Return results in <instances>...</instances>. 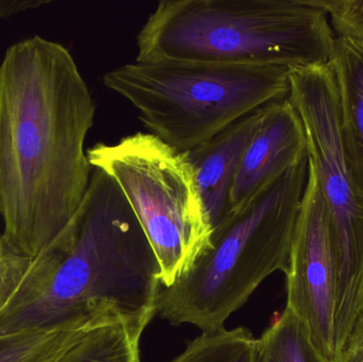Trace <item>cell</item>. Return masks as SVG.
Returning <instances> with one entry per match:
<instances>
[{
  "label": "cell",
  "instance_id": "cell-1",
  "mask_svg": "<svg viewBox=\"0 0 363 362\" xmlns=\"http://www.w3.org/2000/svg\"><path fill=\"white\" fill-rule=\"evenodd\" d=\"M96 104L74 57L40 35L11 45L0 63L1 236L38 256L67 227L91 183L84 149Z\"/></svg>",
  "mask_w": 363,
  "mask_h": 362
},
{
  "label": "cell",
  "instance_id": "cell-2",
  "mask_svg": "<svg viewBox=\"0 0 363 362\" xmlns=\"http://www.w3.org/2000/svg\"><path fill=\"white\" fill-rule=\"evenodd\" d=\"M160 266L116 183L94 168L67 227L30 261L0 314V334L62 324L112 310L142 332L157 314Z\"/></svg>",
  "mask_w": 363,
  "mask_h": 362
},
{
  "label": "cell",
  "instance_id": "cell-3",
  "mask_svg": "<svg viewBox=\"0 0 363 362\" xmlns=\"http://www.w3.org/2000/svg\"><path fill=\"white\" fill-rule=\"evenodd\" d=\"M335 40L311 0H164L138 32L135 61L290 69L328 64Z\"/></svg>",
  "mask_w": 363,
  "mask_h": 362
},
{
  "label": "cell",
  "instance_id": "cell-4",
  "mask_svg": "<svg viewBox=\"0 0 363 362\" xmlns=\"http://www.w3.org/2000/svg\"><path fill=\"white\" fill-rule=\"evenodd\" d=\"M308 159L213 230L208 248L187 273L162 287L157 315L172 325L213 333L267 278L289 266Z\"/></svg>",
  "mask_w": 363,
  "mask_h": 362
},
{
  "label": "cell",
  "instance_id": "cell-5",
  "mask_svg": "<svg viewBox=\"0 0 363 362\" xmlns=\"http://www.w3.org/2000/svg\"><path fill=\"white\" fill-rule=\"evenodd\" d=\"M151 134L186 152L258 108L289 96V68L135 61L104 76Z\"/></svg>",
  "mask_w": 363,
  "mask_h": 362
},
{
  "label": "cell",
  "instance_id": "cell-6",
  "mask_svg": "<svg viewBox=\"0 0 363 362\" xmlns=\"http://www.w3.org/2000/svg\"><path fill=\"white\" fill-rule=\"evenodd\" d=\"M86 153L91 167L108 174L131 206L159 261L162 287L172 286L213 235L187 153L144 132L98 142Z\"/></svg>",
  "mask_w": 363,
  "mask_h": 362
},
{
  "label": "cell",
  "instance_id": "cell-7",
  "mask_svg": "<svg viewBox=\"0 0 363 362\" xmlns=\"http://www.w3.org/2000/svg\"><path fill=\"white\" fill-rule=\"evenodd\" d=\"M289 84L288 99L304 127L308 166L332 217L339 348L362 314L363 189L345 144L338 89L328 64L290 68Z\"/></svg>",
  "mask_w": 363,
  "mask_h": 362
},
{
  "label": "cell",
  "instance_id": "cell-8",
  "mask_svg": "<svg viewBox=\"0 0 363 362\" xmlns=\"http://www.w3.org/2000/svg\"><path fill=\"white\" fill-rule=\"evenodd\" d=\"M287 305L304 322L318 350L336 354L337 268L332 217L315 172L308 178L292 242Z\"/></svg>",
  "mask_w": 363,
  "mask_h": 362
},
{
  "label": "cell",
  "instance_id": "cell-9",
  "mask_svg": "<svg viewBox=\"0 0 363 362\" xmlns=\"http://www.w3.org/2000/svg\"><path fill=\"white\" fill-rule=\"evenodd\" d=\"M306 157L304 127L290 100L264 106L230 189L228 216L245 208Z\"/></svg>",
  "mask_w": 363,
  "mask_h": 362
},
{
  "label": "cell",
  "instance_id": "cell-10",
  "mask_svg": "<svg viewBox=\"0 0 363 362\" xmlns=\"http://www.w3.org/2000/svg\"><path fill=\"white\" fill-rule=\"evenodd\" d=\"M262 108L235 121L196 148L186 151L213 232L228 218L230 189L262 118Z\"/></svg>",
  "mask_w": 363,
  "mask_h": 362
},
{
  "label": "cell",
  "instance_id": "cell-11",
  "mask_svg": "<svg viewBox=\"0 0 363 362\" xmlns=\"http://www.w3.org/2000/svg\"><path fill=\"white\" fill-rule=\"evenodd\" d=\"M328 66L338 89L341 125L363 189V42L336 38Z\"/></svg>",
  "mask_w": 363,
  "mask_h": 362
},
{
  "label": "cell",
  "instance_id": "cell-12",
  "mask_svg": "<svg viewBox=\"0 0 363 362\" xmlns=\"http://www.w3.org/2000/svg\"><path fill=\"white\" fill-rule=\"evenodd\" d=\"M115 310H104L62 324L0 334V362H57L91 327Z\"/></svg>",
  "mask_w": 363,
  "mask_h": 362
},
{
  "label": "cell",
  "instance_id": "cell-13",
  "mask_svg": "<svg viewBox=\"0 0 363 362\" xmlns=\"http://www.w3.org/2000/svg\"><path fill=\"white\" fill-rule=\"evenodd\" d=\"M143 333L121 315L113 312L91 327L57 362H142Z\"/></svg>",
  "mask_w": 363,
  "mask_h": 362
},
{
  "label": "cell",
  "instance_id": "cell-14",
  "mask_svg": "<svg viewBox=\"0 0 363 362\" xmlns=\"http://www.w3.org/2000/svg\"><path fill=\"white\" fill-rule=\"evenodd\" d=\"M256 362H330L318 350L306 325L289 308L256 340Z\"/></svg>",
  "mask_w": 363,
  "mask_h": 362
},
{
  "label": "cell",
  "instance_id": "cell-15",
  "mask_svg": "<svg viewBox=\"0 0 363 362\" xmlns=\"http://www.w3.org/2000/svg\"><path fill=\"white\" fill-rule=\"evenodd\" d=\"M256 340L243 327L202 333L170 362H256Z\"/></svg>",
  "mask_w": 363,
  "mask_h": 362
},
{
  "label": "cell",
  "instance_id": "cell-16",
  "mask_svg": "<svg viewBox=\"0 0 363 362\" xmlns=\"http://www.w3.org/2000/svg\"><path fill=\"white\" fill-rule=\"evenodd\" d=\"M330 16L337 38L363 42V0H311Z\"/></svg>",
  "mask_w": 363,
  "mask_h": 362
},
{
  "label": "cell",
  "instance_id": "cell-17",
  "mask_svg": "<svg viewBox=\"0 0 363 362\" xmlns=\"http://www.w3.org/2000/svg\"><path fill=\"white\" fill-rule=\"evenodd\" d=\"M30 261L31 257L16 252L0 235V314L18 289Z\"/></svg>",
  "mask_w": 363,
  "mask_h": 362
},
{
  "label": "cell",
  "instance_id": "cell-18",
  "mask_svg": "<svg viewBox=\"0 0 363 362\" xmlns=\"http://www.w3.org/2000/svg\"><path fill=\"white\" fill-rule=\"evenodd\" d=\"M332 362H363V312Z\"/></svg>",
  "mask_w": 363,
  "mask_h": 362
},
{
  "label": "cell",
  "instance_id": "cell-19",
  "mask_svg": "<svg viewBox=\"0 0 363 362\" xmlns=\"http://www.w3.org/2000/svg\"><path fill=\"white\" fill-rule=\"evenodd\" d=\"M48 4V0H0V18L6 19L13 15L34 10Z\"/></svg>",
  "mask_w": 363,
  "mask_h": 362
},
{
  "label": "cell",
  "instance_id": "cell-20",
  "mask_svg": "<svg viewBox=\"0 0 363 362\" xmlns=\"http://www.w3.org/2000/svg\"><path fill=\"white\" fill-rule=\"evenodd\" d=\"M362 312H363V304H362Z\"/></svg>",
  "mask_w": 363,
  "mask_h": 362
}]
</instances>
